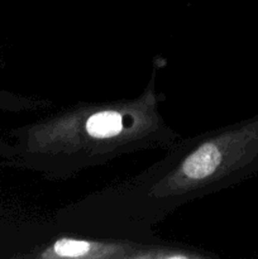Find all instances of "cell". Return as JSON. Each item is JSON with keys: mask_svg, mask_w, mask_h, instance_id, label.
<instances>
[{"mask_svg": "<svg viewBox=\"0 0 258 259\" xmlns=\"http://www.w3.org/2000/svg\"><path fill=\"white\" fill-rule=\"evenodd\" d=\"M86 129L93 137H113L121 131V116L114 111L94 114L89 118Z\"/></svg>", "mask_w": 258, "mask_h": 259, "instance_id": "2", "label": "cell"}, {"mask_svg": "<svg viewBox=\"0 0 258 259\" xmlns=\"http://www.w3.org/2000/svg\"><path fill=\"white\" fill-rule=\"evenodd\" d=\"M220 152L214 144H204L184 162L182 171L189 179L200 180L210 176L220 163Z\"/></svg>", "mask_w": 258, "mask_h": 259, "instance_id": "1", "label": "cell"}, {"mask_svg": "<svg viewBox=\"0 0 258 259\" xmlns=\"http://www.w3.org/2000/svg\"><path fill=\"white\" fill-rule=\"evenodd\" d=\"M90 250V245L81 240L63 239L55 244L56 254L61 257H82Z\"/></svg>", "mask_w": 258, "mask_h": 259, "instance_id": "3", "label": "cell"}, {"mask_svg": "<svg viewBox=\"0 0 258 259\" xmlns=\"http://www.w3.org/2000/svg\"><path fill=\"white\" fill-rule=\"evenodd\" d=\"M5 101H7V98H5V96H4V94L0 93V106L4 105Z\"/></svg>", "mask_w": 258, "mask_h": 259, "instance_id": "4", "label": "cell"}]
</instances>
